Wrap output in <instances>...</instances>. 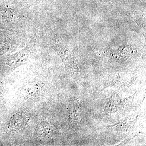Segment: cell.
Wrapping results in <instances>:
<instances>
[{"mask_svg":"<svg viewBox=\"0 0 146 146\" xmlns=\"http://www.w3.org/2000/svg\"><path fill=\"white\" fill-rule=\"evenodd\" d=\"M62 59L68 74L75 76L80 72V64L73 53L60 43H57L52 47Z\"/></svg>","mask_w":146,"mask_h":146,"instance_id":"cell-1","label":"cell"},{"mask_svg":"<svg viewBox=\"0 0 146 146\" xmlns=\"http://www.w3.org/2000/svg\"><path fill=\"white\" fill-rule=\"evenodd\" d=\"M41 85L39 83L31 82L24 84L20 90V95L26 99L34 98L37 96L41 90Z\"/></svg>","mask_w":146,"mask_h":146,"instance_id":"cell-2","label":"cell"},{"mask_svg":"<svg viewBox=\"0 0 146 146\" xmlns=\"http://www.w3.org/2000/svg\"><path fill=\"white\" fill-rule=\"evenodd\" d=\"M30 51L26 48L13 54L9 60L8 65L13 68H16L26 63L30 57Z\"/></svg>","mask_w":146,"mask_h":146,"instance_id":"cell-3","label":"cell"},{"mask_svg":"<svg viewBox=\"0 0 146 146\" xmlns=\"http://www.w3.org/2000/svg\"><path fill=\"white\" fill-rule=\"evenodd\" d=\"M69 119L74 125H78L81 121L82 110L79 103L77 100L70 102L68 110Z\"/></svg>","mask_w":146,"mask_h":146,"instance_id":"cell-4","label":"cell"},{"mask_svg":"<svg viewBox=\"0 0 146 146\" xmlns=\"http://www.w3.org/2000/svg\"><path fill=\"white\" fill-rule=\"evenodd\" d=\"M29 119L26 115L17 113L13 115L9 122V127L13 131L21 130L27 125Z\"/></svg>","mask_w":146,"mask_h":146,"instance_id":"cell-5","label":"cell"},{"mask_svg":"<svg viewBox=\"0 0 146 146\" xmlns=\"http://www.w3.org/2000/svg\"><path fill=\"white\" fill-rule=\"evenodd\" d=\"M52 130V127L46 119H43L38 123L35 129V135L39 138H44L49 136Z\"/></svg>","mask_w":146,"mask_h":146,"instance_id":"cell-6","label":"cell"}]
</instances>
